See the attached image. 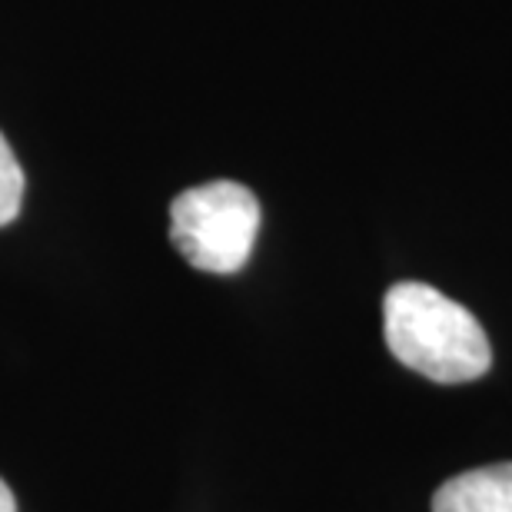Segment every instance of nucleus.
Instances as JSON below:
<instances>
[{
	"mask_svg": "<svg viewBox=\"0 0 512 512\" xmlns=\"http://www.w3.org/2000/svg\"><path fill=\"white\" fill-rule=\"evenodd\" d=\"M260 220V200L243 183L213 180L170 203V240L193 270L227 276L247 266Z\"/></svg>",
	"mask_w": 512,
	"mask_h": 512,
	"instance_id": "nucleus-2",
	"label": "nucleus"
},
{
	"mask_svg": "<svg viewBox=\"0 0 512 512\" xmlns=\"http://www.w3.org/2000/svg\"><path fill=\"white\" fill-rule=\"evenodd\" d=\"M20 203H24V170H20L7 137L0 133V227H7L17 217Z\"/></svg>",
	"mask_w": 512,
	"mask_h": 512,
	"instance_id": "nucleus-4",
	"label": "nucleus"
},
{
	"mask_svg": "<svg viewBox=\"0 0 512 512\" xmlns=\"http://www.w3.org/2000/svg\"><path fill=\"white\" fill-rule=\"evenodd\" d=\"M383 333L389 353L433 383H473L493 366L483 323L426 283H396L386 293Z\"/></svg>",
	"mask_w": 512,
	"mask_h": 512,
	"instance_id": "nucleus-1",
	"label": "nucleus"
},
{
	"mask_svg": "<svg viewBox=\"0 0 512 512\" xmlns=\"http://www.w3.org/2000/svg\"><path fill=\"white\" fill-rule=\"evenodd\" d=\"M0 512H17V499L10 493V486L0 479Z\"/></svg>",
	"mask_w": 512,
	"mask_h": 512,
	"instance_id": "nucleus-5",
	"label": "nucleus"
},
{
	"mask_svg": "<svg viewBox=\"0 0 512 512\" xmlns=\"http://www.w3.org/2000/svg\"><path fill=\"white\" fill-rule=\"evenodd\" d=\"M433 512H512V463H496L446 479Z\"/></svg>",
	"mask_w": 512,
	"mask_h": 512,
	"instance_id": "nucleus-3",
	"label": "nucleus"
}]
</instances>
